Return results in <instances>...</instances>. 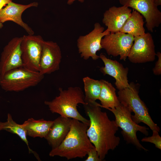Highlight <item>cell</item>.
<instances>
[{
    "instance_id": "cell-1",
    "label": "cell",
    "mask_w": 161,
    "mask_h": 161,
    "mask_svg": "<svg viewBox=\"0 0 161 161\" xmlns=\"http://www.w3.org/2000/svg\"><path fill=\"white\" fill-rule=\"evenodd\" d=\"M83 105L89 118L87 135L102 161L109 150H114L120 144V138L115 135L118 127L106 112L101 111L100 104L96 101Z\"/></svg>"
},
{
    "instance_id": "cell-2",
    "label": "cell",
    "mask_w": 161,
    "mask_h": 161,
    "mask_svg": "<svg viewBox=\"0 0 161 161\" xmlns=\"http://www.w3.org/2000/svg\"><path fill=\"white\" fill-rule=\"evenodd\" d=\"M89 126L79 120L72 119L69 132L58 146L52 149L49 156H59L68 160L85 157L90 150L95 147L87 134Z\"/></svg>"
},
{
    "instance_id": "cell-3",
    "label": "cell",
    "mask_w": 161,
    "mask_h": 161,
    "mask_svg": "<svg viewBox=\"0 0 161 161\" xmlns=\"http://www.w3.org/2000/svg\"><path fill=\"white\" fill-rule=\"evenodd\" d=\"M58 90V96L51 101L44 102L50 112L62 117L77 120L89 126V120L82 116L77 109L78 104H86L81 89L78 86H71L66 89L60 87Z\"/></svg>"
},
{
    "instance_id": "cell-4",
    "label": "cell",
    "mask_w": 161,
    "mask_h": 161,
    "mask_svg": "<svg viewBox=\"0 0 161 161\" xmlns=\"http://www.w3.org/2000/svg\"><path fill=\"white\" fill-rule=\"evenodd\" d=\"M133 82L129 83V86L118 92V98L120 103L128 108L134 115H131L133 120L137 124L143 123L152 130L159 132L160 128L151 118L148 109L139 95V85Z\"/></svg>"
},
{
    "instance_id": "cell-5",
    "label": "cell",
    "mask_w": 161,
    "mask_h": 161,
    "mask_svg": "<svg viewBox=\"0 0 161 161\" xmlns=\"http://www.w3.org/2000/svg\"><path fill=\"white\" fill-rule=\"evenodd\" d=\"M44 77L39 72L22 66L0 74V86L6 92H19L36 86Z\"/></svg>"
},
{
    "instance_id": "cell-6",
    "label": "cell",
    "mask_w": 161,
    "mask_h": 161,
    "mask_svg": "<svg viewBox=\"0 0 161 161\" xmlns=\"http://www.w3.org/2000/svg\"><path fill=\"white\" fill-rule=\"evenodd\" d=\"M107 109L114 115L116 124L121 129V134L126 143L132 144L138 149L148 151L140 143L136 134L139 131L147 136L148 134V128L139 125L134 122L131 118V111L122 103H120L114 109L108 108Z\"/></svg>"
},
{
    "instance_id": "cell-7",
    "label": "cell",
    "mask_w": 161,
    "mask_h": 161,
    "mask_svg": "<svg viewBox=\"0 0 161 161\" xmlns=\"http://www.w3.org/2000/svg\"><path fill=\"white\" fill-rule=\"evenodd\" d=\"M110 32L104 30V27L99 23H95L91 31L85 35L80 36L77 39V46L81 57L85 60L90 58L94 60L98 59L99 56L96 53L102 49V39Z\"/></svg>"
},
{
    "instance_id": "cell-8",
    "label": "cell",
    "mask_w": 161,
    "mask_h": 161,
    "mask_svg": "<svg viewBox=\"0 0 161 161\" xmlns=\"http://www.w3.org/2000/svg\"><path fill=\"white\" fill-rule=\"evenodd\" d=\"M44 41L40 35H28L22 37L21 44L23 67L39 72V63Z\"/></svg>"
},
{
    "instance_id": "cell-9",
    "label": "cell",
    "mask_w": 161,
    "mask_h": 161,
    "mask_svg": "<svg viewBox=\"0 0 161 161\" xmlns=\"http://www.w3.org/2000/svg\"><path fill=\"white\" fill-rule=\"evenodd\" d=\"M134 38L132 35L120 32H110L102 38L101 45L108 55L114 57L119 56L120 60L126 61Z\"/></svg>"
},
{
    "instance_id": "cell-10",
    "label": "cell",
    "mask_w": 161,
    "mask_h": 161,
    "mask_svg": "<svg viewBox=\"0 0 161 161\" xmlns=\"http://www.w3.org/2000/svg\"><path fill=\"white\" fill-rule=\"evenodd\" d=\"M156 54L152 36L149 32H147L134 37L128 58L132 63H143L154 61Z\"/></svg>"
},
{
    "instance_id": "cell-11",
    "label": "cell",
    "mask_w": 161,
    "mask_h": 161,
    "mask_svg": "<svg viewBox=\"0 0 161 161\" xmlns=\"http://www.w3.org/2000/svg\"><path fill=\"white\" fill-rule=\"evenodd\" d=\"M120 4L132 8L145 18L147 30L153 32L154 29L161 23V12L154 0H119Z\"/></svg>"
},
{
    "instance_id": "cell-12",
    "label": "cell",
    "mask_w": 161,
    "mask_h": 161,
    "mask_svg": "<svg viewBox=\"0 0 161 161\" xmlns=\"http://www.w3.org/2000/svg\"><path fill=\"white\" fill-rule=\"evenodd\" d=\"M60 48L52 41H45L43 43L39 72L41 74H50L58 70L62 59Z\"/></svg>"
},
{
    "instance_id": "cell-13",
    "label": "cell",
    "mask_w": 161,
    "mask_h": 161,
    "mask_svg": "<svg viewBox=\"0 0 161 161\" xmlns=\"http://www.w3.org/2000/svg\"><path fill=\"white\" fill-rule=\"evenodd\" d=\"M21 37H15L4 47L0 58V74L23 66L21 44Z\"/></svg>"
},
{
    "instance_id": "cell-14",
    "label": "cell",
    "mask_w": 161,
    "mask_h": 161,
    "mask_svg": "<svg viewBox=\"0 0 161 161\" xmlns=\"http://www.w3.org/2000/svg\"><path fill=\"white\" fill-rule=\"evenodd\" d=\"M100 58L103 62L104 66L100 68L101 72L104 75H109L115 80L114 83L116 88L119 90H122L129 86L127 75L129 69L116 60L107 58L102 53L100 55Z\"/></svg>"
},
{
    "instance_id": "cell-15",
    "label": "cell",
    "mask_w": 161,
    "mask_h": 161,
    "mask_svg": "<svg viewBox=\"0 0 161 161\" xmlns=\"http://www.w3.org/2000/svg\"><path fill=\"white\" fill-rule=\"evenodd\" d=\"M38 3L33 2L28 4H22L11 1L0 11V21L2 23L8 21L14 22L23 28L29 35H33L32 30L24 22L21 18L23 13L32 7H37Z\"/></svg>"
},
{
    "instance_id": "cell-16",
    "label": "cell",
    "mask_w": 161,
    "mask_h": 161,
    "mask_svg": "<svg viewBox=\"0 0 161 161\" xmlns=\"http://www.w3.org/2000/svg\"><path fill=\"white\" fill-rule=\"evenodd\" d=\"M132 10L128 7L113 6L104 13L102 22L110 33L120 32L125 22L130 15Z\"/></svg>"
},
{
    "instance_id": "cell-17",
    "label": "cell",
    "mask_w": 161,
    "mask_h": 161,
    "mask_svg": "<svg viewBox=\"0 0 161 161\" xmlns=\"http://www.w3.org/2000/svg\"><path fill=\"white\" fill-rule=\"evenodd\" d=\"M72 118L60 116L53 121L45 139L52 149L58 146L69 132Z\"/></svg>"
},
{
    "instance_id": "cell-18",
    "label": "cell",
    "mask_w": 161,
    "mask_h": 161,
    "mask_svg": "<svg viewBox=\"0 0 161 161\" xmlns=\"http://www.w3.org/2000/svg\"><path fill=\"white\" fill-rule=\"evenodd\" d=\"M53 121L43 119L36 120L32 118L28 119L22 124L27 136L45 138L52 124Z\"/></svg>"
},
{
    "instance_id": "cell-19",
    "label": "cell",
    "mask_w": 161,
    "mask_h": 161,
    "mask_svg": "<svg viewBox=\"0 0 161 161\" xmlns=\"http://www.w3.org/2000/svg\"><path fill=\"white\" fill-rule=\"evenodd\" d=\"M143 16L133 10L120 32L133 35L134 37L141 36L145 33Z\"/></svg>"
},
{
    "instance_id": "cell-20",
    "label": "cell",
    "mask_w": 161,
    "mask_h": 161,
    "mask_svg": "<svg viewBox=\"0 0 161 161\" xmlns=\"http://www.w3.org/2000/svg\"><path fill=\"white\" fill-rule=\"evenodd\" d=\"M101 89L99 99L101 104L100 107L107 109H114L120 103L116 93V89L108 81L100 80Z\"/></svg>"
},
{
    "instance_id": "cell-21",
    "label": "cell",
    "mask_w": 161,
    "mask_h": 161,
    "mask_svg": "<svg viewBox=\"0 0 161 161\" xmlns=\"http://www.w3.org/2000/svg\"><path fill=\"white\" fill-rule=\"evenodd\" d=\"M1 130H5L18 135L27 145L29 153L33 154L38 161L41 160L38 154L29 147L26 131L22 124L17 123L13 120L11 115L9 113L7 114L6 121L0 122V131Z\"/></svg>"
},
{
    "instance_id": "cell-22",
    "label": "cell",
    "mask_w": 161,
    "mask_h": 161,
    "mask_svg": "<svg viewBox=\"0 0 161 161\" xmlns=\"http://www.w3.org/2000/svg\"><path fill=\"white\" fill-rule=\"evenodd\" d=\"M83 81L86 103L94 102L97 100H99L101 89L100 80L86 76L83 78Z\"/></svg>"
},
{
    "instance_id": "cell-23",
    "label": "cell",
    "mask_w": 161,
    "mask_h": 161,
    "mask_svg": "<svg viewBox=\"0 0 161 161\" xmlns=\"http://www.w3.org/2000/svg\"><path fill=\"white\" fill-rule=\"evenodd\" d=\"M153 134L151 136L145 137L143 138L141 141L143 142H148L154 144L155 147L161 150V137L159 134V132L156 130H153Z\"/></svg>"
},
{
    "instance_id": "cell-24",
    "label": "cell",
    "mask_w": 161,
    "mask_h": 161,
    "mask_svg": "<svg viewBox=\"0 0 161 161\" xmlns=\"http://www.w3.org/2000/svg\"><path fill=\"white\" fill-rule=\"evenodd\" d=\"M87 155L88 157L85 161H101L95 147L90 150Z\"/></svg>"
},
{
    "instance_id": "cell-25",
    "label": "cell",
    "mask_w": 161,
    "mask_h": 161,
    "mask_svg": "<svg viewBox=\"0 0 161 161\" xmlns=\"http://www.w3.org/2000/svg\"><path fill=\"white\" fill-rule=\"evenodd\" d=\"M156 55L158 57V60L153 69V72L155 75H160L161 74V53L160 52H158Z\"/></svg>"
},
{
    "instance_id": "cell-26",
    "label": "cell",
    "mask_w": 161,
    "mask_h": 161,
    "mask_svg": "<svg viewBox=\"0 0 161 161\" xmlns=\"http://www.w3.org/2000/svg\"><path fill=\"white\" fill-rule=\"evenodd\" d=\"M12 1V0H0V11L3 7L6 6L8 4Z\"/></svg>"
},
{
    "instance_id": "cell-27",
    "label": "cell",
    "mask_w": 161,
    "mask_h": 161,
    "mask_svg": "<svg viewBox=\"0 0 161 161\" xmlns=\"http://www.w3.org/2000/svg\"><path fill=\"white\" fill-rule=\"evenodd\" d=\"M75 1H78L80 2H84V0H68L67 3L68 4L71 5Z\"/></svg>"
},
{
    "instance_id": "cell-28",
    "label": "cell",
    "mask_w": 161,
    "mask_h": 161,
    "mask_svg": "<svg viewBox=\"0 0 161 161\" xmlns=\"http://www.w3.org/2000/svg\"><path fill=\"white\" fill-rule=\"evenodd\" d=\"M154 1L155 4L157 7L161 5V0H154Z\"/></svg>"
},
{
    "instance_id": "cell-29",
    "label": "cell",
    "mask_w": 161,
    "mask_h": 161,
    "mask_svg": "<svg viewBox=\"0 0 161 161\" xmlns=\"http://www.w3.org/2000/svg\"><path fill=\"white\" fill-rule=\"evenodd\" d=\"M3 26L2 23L0 21V29Z\"/></svg>"
}]
</instances>
